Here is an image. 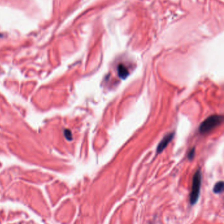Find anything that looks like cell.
I'll list each match as a JSON object with an SVG mask.
<instances>
[{
  "mask_svg": "<svg viewBox=\"0 0 224 224\" xmlns=\"http://www.w3.org/2000/svg\"><path fill=\"white\" fill-rule=\"evenodd\" d=\"M118 74L120 78L125 79L129 75V72L125 66L123 64H119L118 66Z\"/></svg>",
  "mask_w": 224,
  "mask_h": 224,
  "instance_id": "277c9868",
  "label": "cell"
},
{
  "mask_svg": "<svg viewBox=\"0 0 224 224\" xmlns=\"http://www.w3.org/2000/svg\"><path fill=\"white\" fill-rule=\"evenodd\" d=\"M174 137V132L173 133H170L167 134L163 139L160 141V143L158 145V147L157 148V153L158 154L162 153L164 149H166V147L168 146V144L172 141V139Z\"/></svg>",
  "mask_w": 224,
  "mask_h": 224,
  "instance_id": "3957f363",
  "label": "cell"
},
{
  "mask_svg": "<svg viewBox=\"0 0 224 224\" xmlns=\"http://www.w3.org/2000/svg\"><path fill=\"white\" fill-rule=\"evenodd\" d=\"M201 181H202V175H201V170H198L195 172L193 178L191 192L190 194V203L191 205L195 204L199 198Z\"/></svg>",
  "mask_w": 224,
  "mask_h": 224,
  "instance_id": "7a4b0ae2",
  "label": "cell"
},
{
  "mask_svg": "<svg viewBox=\"0 0 224 224\" xmlns=\"http://www.w3.org/2000/svg\"><path fill=\"white\" fill-rule=\"evenodd\" d=\"M224 182L222 181H220V182H218V183H216V185L214 187V189H213V192L214 193H222L223 191H224Z\"/></svg>",
  "mask_w": 224,
  "mask_h": 224,
  "instance_id": "5b68a950",
  "label": "cell"
},
{
  "mask_svg": "<svg viewBox=\"0 0 224 224\" xmlns=\"http://www.w3.org/2000/svg\"><path fill=\"white\" fill-rule=\"evenodd\" d=\"M195 155V147H193V148H192V149L189 151V153H188L187 157L188 159H189V160H193V159H194Z\"/></svg>",
  "mask_w": 224,
  "mask_h": 224,
  "instance_id": "52a82bcc",
  "label": "cell"
},
{
  "mask_svg": "<svg viewBox=\"0 0 224 224\" xmlns=\"http://www.w3.org/2000/svg\"><path fill=\"white\" fill-rule=\"evenodd\" d=\"M224 120V117L222 115L214 114L209 116L203 121L199 126V132L202 135H205L212 131L213 129L219 126Z\"/></svg>",
  "mask_w": 224,
  "mask_h": 224,
  "instance_id": "6da1fadb",
  "label": "cell"
},
{
  "mask_svg": "<svg viewBox=\"0 0 224 224\" xmlns=\"http://www.w3.org/2000/svg\"><path fill=\"white\" fill-rule=\"evenodd\" d=\"M64 134L65 135V137L68 140L71 141L72 139V132L70 130L68 129H65L64 131Z\"/></svg>",
  "mask_w": 224,
  "mask_h": 224,
  "instance_id": "8992f818",
  "label": "cell"
}]
</instances>
